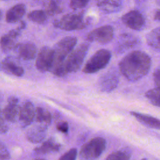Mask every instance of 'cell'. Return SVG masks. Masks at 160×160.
<instances>
[{"mask_svg":"<svg viewBox=\"0 0 160 160\" xmlns=\"http://www.w3.org/2000/svg\"><path fill=\"white\" fill-rule=\"evenodd\" d=\"M151 59L141 51H134L125 56L119 62V68L122 75L129 81H136L144 77L149 71Z\"/></svg>","mask_w":160,"mask_h":160,"instance_id":"obj_1","label":"cell"},{"mask_svg":"<svg viewBox=\"0 0 160 160\" xmlns=\"http://www.w3.org/2000/svg\"><path fill=\"white\" fill-rule=\"evenodd\" d=\"M78 39L74 36H66L59 40L52 48L54 61L51 71L54 75L59 77L60 72L66 59L74 50Z\"/></svg>","mask_w":160,"mask_h":160,"instance_id":"obj_2","label":"cell"},{"mask_svg":"<svg viewBox=\"0 0 160 160\" xmlns=\"http://www.w3.org/2000/svg\"><path fill=\"white\" fill-rule=\"evenodd\" d=\"M89 48V44L84 42L74 49L62 64L59 77H63L69 73L77 72L84 62Z\"/></svg>","mask_w":160,"mask_h":160,"instance_id":"obj_3","label":"cell"},{"mask_svg":"<svg viewBox=\"0 0 160 160\" xmlns=\"http://www.w3.org/2000/svg\"><path fill=\"white\" fill-rule=\"evenodd\" d=\"M106 147V141L102 137H96L81 148L79 158L80 160H97L102 154Z\"/></svg>","mask_w":160,"mask_h":160,"instance_id":"obj_4","label":"cell"},{"mask_svg":"<svg viewBox=\"0 0 160 160\" xmlns=\"http://www.w3.org/2000/svg\"><path fill=\"white\" fill-rule=\"evenodd\" d=\"M53 26L58 29L64 31H75L84 29L86 22L82 13L67 14L53 22Z\"/></svg>","mask_w":160,"mask_h":160,"instance_id":"obj_5","label":"cell"},{"mask_svg":"<svg viewBox=\"0 0 160 160\" xmlns=\"http://www.w3.org/2000/svg\"><path fill=\"white\" fill-rule=\"evenodd\" d=\"M111 52L106 49H101L96 51L86 62L82 72L86 74H93L104 69L109 62Z\"/></svg>","mask_w":160,"mask_h":160,"instance_id":"obj_6","label":"cell"},{"mask_svg":"<svg viewBox=\"0 0 160 160\" xmlns=\"http://www.w3.org/2000/svg\"><path fill=\"white\" fill-rule=\"evenodd\" d=\"M114 34V29L111 26H102L89 32L86 36V39L90 42L107 44L112 41Z\"/></svg>","mask_w":160,"mask_h":160,"instance_id":"obj_7","label":"cell"},{"mask_svg":"<svg viewBox=\"0 0 160 160\" xmlns=\"http://www.w3.org/2000/svg\"><path fill=\"white\" fill-rule=\"evenodd\" d=\"M53 61V49L48 46H43L38 54L36 61V67L41 72L51 71Z\"/></svg>","mask_w":160,"mask_h":160,"instance_id":"obj_8","label":"cell"},{"mask_svg":"<svg viewBox=\"0 0 160 160\" xmlns=\"http://www.w3.org/2000/svg\"><path fill=\"white\" fill-rule=\"evenodd\" d=\"M121 21L127 27L136 31H140L145 26L144 18L137 10H131L124 14L121 18Z\"/></svg>","mask_w":160,"mask_h":160,"instance_id":"obj_9","label":"cell"},{"mask_svg":"<svg viewBox=\"0 0 160 160\" xmlns=\"http://www.w3.org/2000/svg\"><path fill=\"white\" fill-rule=\"evenodd\" d=\"M139 43L140 40L138 38L130 34H122L116 42L114 51L117 54H122L135 48Z\"/></svg>","mask_w":160,"mask_h":160,"instance_id":"obj_10","label":"cell"},{"mask_svg":"<svg viewBox=\"0 0 160 160\" xmlns=\"http://www.w3.org/2000/svg\"><path fill=\"white\" fill-rule=\"evenodd\" d=\"M36 109L31 101H26L22 104L19 111V120L22 127L29 126L34 120Z\"/></svg>","mask_w":160,"mask_h":160,"instance_id":"obj_11","label":"cell"},{"mask_svg":"<svg viewBox=\"0 0 160 160\" xmlns=\"http://www.w3.org/2000/svg\"><path fill=\"white\" fill-rule=\"evenodd\" d=\"M18 98L16 96H10L7 101V104L1 111V116L6 121L14 122L19 115V108H18Z\"/></svg>","mask_w":160,"mask_h":160,"instance_id":"obj_12","label":"cell"},{"mask_svg":"<svg viewBox=\"0 0 160 160\" xmlns=\"http://www.w3.org/2000/svg\"><path fill=\"white\" fill-rule=\"evenodd\" d=\"M14 50L19 58L26 61L34 59L37 54L36 46L29 42L16 44Z\"/></svg>","mask_w":160,"mask_h":160,"instance_id":"obj_13","label":"cell"},{"mask_svg":"<svg viewBox=\"0 0 160 160\" xmlns=\"http://www.w3.org/2000/svg\"><path fill=\"white\" fill-rule=\"evenodd\" d=\"M48 125L41 123L29 128L26 134V139L31 143H39L46 138L48 132Z\"/></svg>","mask_w":160,"mask_h":160,"instance_id":"obj_14","label":"cell"},{"mask_svg":"<svg viewBox=\"0 0 160 160\" xmlns=\"http://www.w3.org/2000/svg\"><path fill=\"white\" fill-rule=\"evenodd\" d=\"M118 82L119 78L116 73L108 72L99 78L98 85L101 91L111 92L117 87Z\"/></svg>","mask_w":160,"mask_h":160,"instance_id":"obj_15","label":"cell"},{"mask_svg":"<svg viewBox=\"0 0 160 160\" xmlns=\"http://www.w3.org/2000/svg\"><path fill=\"white\" fill-rule=\"evenodd\" d=\"M22 29L18 26L15 29L9 31L7 34L1 36V48L4 52H7L14 49L16 46V41L20 35Z\"/></svg>","mask_w":160,"mask_h":160,"instance_id":"obj_16","label":"cell"},{"mask_svg":"<svg viewBox=\"0 0 160 160\" xmlns=\"http://www.w3.org/2000/svg\"><path fill=\"white\" fill-rule=\"evenodd\" d=\"M1 70L17 77H21L24 73L23 68L11 58H4L1 63Z\"/></svg>","mask_w":160,"mask_h":160,"instance_id":"obj_17","label":"cell"},{"mask_svg":"<svg viewBox=\"0 0 160 160\" xmlns=\"http://www.w3.org/2000/svg\"><path fill=\"white\" fill-rule=\"evenodd\" d=\"M98 8L104 13L118 12L122 8V0H95Z\"/></svg>","mask_w":160,"mask_h":160,"instance_id":"obj_18","label":"cell"},{"mask_svg":"<svg viewBox=\"0 0 160 160\" xmlns=\"http://www.w3.org/2000/svg\"><path fill=\"white\" fill-rule=\"evenodd\" d=\"M26 12V6L24 4H17L6 12V21L8 23H15L23 17Z\"/></svg>","mask_w":160,"mask_h":160,"instance_id":"obj_19","label":"cell"},{"mask_svg":"<svg viewBox=\"0 0 160 160\" xmlns=\"http://www.w3.org/2000/svg\"><path fill=\"white\" fill-rule=\"evenodd\" d=\"M61 144L53 138H49L42 143V144L34 149L36 154H46L51 152H58L61 149Z\"/></svg>","mask_w":160,"mask_h":160,"instance_id":"obj_20","label":"cell"},{"mask_svg":"<svg viewBox=\"0 0 160 160\" xmlns=\"http://www.w3.org/2000/svg\"><path fill=\"white\" fill-rule=\"evenodd\" d=\"M131 114L134 116L138 121L141 123L143 124L146 126H148L151 128L156 129H160V120L151 116L148 114H142L138 112L131 111L130 112Z\"/></svg>","mask_w":160,"mask_h":160,"instance_id":"obj_21","label":"cell"},{"mask_svg":"<svg viewBox=\"0 0 160 160\" xmlns=\"http://www.w3.org/2000/svg\"><path fill=\"white\" fill-rule=\"evenodd\" d=\"M43 8L48 16H53L60 14L64 9L62 0H46L43 4Z\"/></svg>","mask_w":160,"mask_h":160,"instance_id":"obj_22","label":"cell"},{"mask_svg":"<svg viewBox=\"0 0 160 160\" xmlns=\"http://www.w3.org/2000/svg\"><path fill=\"white\" fill-rule=\"evenodd\" d=\"M146 42L152 49L160 51V27L152 29L146 35Z\"/></svg>","mask_w":160,"mask_h":160,"instance_id":"obj_23","label":"cell"},{"mask_svg":"<svg viewBox=\"0 0 160 160\" xmlns=\"http://www.w3.org/2000/svg\"><path fill=\"white\" fill-rule=\"evenodd\" d=\"M52 116L49 111L42 107L36 108V114L34 121L39 123L45 124L49 126L51 124Z\"/></svg>","mask_w":160,"mask_h":160,"instance_id":"obj_24","label":"cell"},{"mask_svg":"<svg viewBox=\"0 0 160 160\" xmlns=\"http://www.w3.org/2000/svg\"><path fill=\"white\" fill-rule=\"evenodd\" d=\"M28 18L37 24H44L48 19V14L44 10H34L28 14Z\"/></svg>","mask_w":160,"mask_h":160,"instance_id":"obj_25","label":"cell"},{"mask_svg":"<svg viewBox=\"0 0 160 160\" xmlns=\"http://www.w3.org/2000/svg\"><path fill=\"white\" fill-rule=\"evenodd\" d=\"M131 152L128 149H122L110 154L105 160H129Z\"/></svg>","mask_w":160,"mask_h":160,"instance_id":"obj_26","label":"cell"},{"mask_svg":"<svg viewBox=\"0 0 160 160\" xmlns=\"http://www.w3.org/2000/svg\"><path fill=\"white\" fill-rule=\"evenodd\" d=\"M145 96L152 105L160 107V88H156L148 90L146 92Z\"/></svg>","mask_w":160,"mask_h":160,"instance_id":"obj_27","label":"cell"},{"mask_svg":"<svg viewBox=\"0 0 160 160\" xmlns=\"http://www.w3.org/2000/svg\"><path fill=\"white\" fill-rule=\"evenodd\" d=\"M89 1V0H69V5L72 9H81L85 8Z\"/></svg>","mask_w":160,"mask_h":160,"instance_id":"obj_28","label":"cell"},{"mask_svg":"<svg viewBox=\"0 0 160 160\" xmlns=\"http://www.w3.org/2000/svg\"><path fill=\"white\" fill-rule=\"evenodd\" d=\"M78 155V151L76 148H72L65 152L59 160H76Z\"/></svg>","mask_w":160,"mask_h":160,"instance_id":"obj_29","label":"cell"},{"mask_svg":"<svg viewBox=\"0 0 160 160\" xmlns=\"http://www.w3.org/2000/svg\"><path fill=\"white\" fill-rule=\"evenodd\" d=\"M56 129L62 133L67 134L69 131V124L67 121H60L56 124Z\"/></svg>","mask_w":160,"mask_h":160,"instance_id":"obj_30","label":"cell"},{"mask_svg":"<svg viewBox=\"0 0 160 160\" xmlns=\"http://www.w3.org/2000/svg\"><path fill=\"white\" fill-rule=\"evenodd\" d=\"M1 160H9L11 158L10 154L2 142H1Z\"/></svg>","mask_w":160,"mask_h":160,"instance_id":"obj_31","label":"cell"},{"mask_svg":"<svg viewBox=\"0 0 160 160\" xmlns=\"http://www.w3.org/2000/svg\"><path fill=\"white\" fill-rule=\"evenodd\" d=\"M153 79L156 88H160V68L156 69L154 71Z\"/></svg>","mask_w":160,"mask_h":160,"instance_id":"obj_32","label":"cell"},{"mask_svg":"<svg viewBox=\"0 0 160 160\" xmlns=\"http://www.w3.org/2000/svg\"><path fill=\"white\" fill-rule=\"evenodd\" d=\"M5 121L6 120L4 119V118L2 116H1V134L6 133L9 129L8 126L6 123Z\"/></svg>","mask_w":160,"mask_h":160,"instance_id":"obj_33","label":"cell"},{"mask_svg":"<svg viewBox=\"0 0 160 160\" xmlns=\"http://www.w3.org/2000/svg\"><path fill=\"white\" fill-rule=\"evenodd\" d=\"M154 19L156 21H160V9H158V11H156L154 16Z\"/></svg>","mask_w":160,"mask_h":160,"instance_id":"obj_34","label":"cell"},{"mask_svg":"<svg viewBox=\"0 0 160 160\" xmlns=\"http://www.w3.org/2000/svg\"><path fill=\"white\" fill-rule=\"evenodd\" d=\"M141 160H147L146 158H143V159H142Z\"/></svg>","mask_w":160,"mask_h":160,"instance_id":"obj_35","label":"cell"},{"mask_svg":"<svg viewBox=\"0 0 160 160\" xmlns=\"http://www.w3.org/2000/svg\"><path fill=\"white\" fill-rule=\"evenodd\" d=\"M36 160H45V159H36Z\"/></svg>","mask_w":160,"mask_h":160,"instance_id":"obj_36","label":"cell"}]
</instances>
